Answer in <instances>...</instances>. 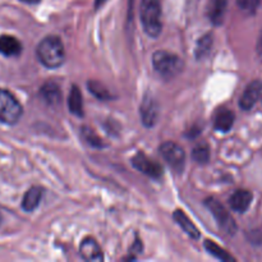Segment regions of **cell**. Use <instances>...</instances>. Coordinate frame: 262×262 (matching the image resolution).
<instances>
[{"label": "cell", "mask_w": 262, "mask_h": 262, "mask_svg": "<svg viewBox=\"0 0 262 262\" xmlns=\"http://www.w3.org/2000/svg\"><path fill=\"white\" fill-rule=\"evenodd\" d=\"M192 158L200 164H206L210 159V147L207 143H199L192 150Z\"/></svg>", "instance_id": "ffe728a7"}, {"label": "cell", "mask_w": 262, "mask_h": 262, "mask_svg": "<svg viewBox=\"0 0 262 262\" xmlns=\"http://www.w3.org/2000/svg\"><path fill=\"white\" fill-rule=\"evenodd\" d=\"M37 58L46 68L55 69L64 63L66 51L63 42L56 36H48L37 46Z\"/></svg>", "instance_id": "6da1fadb"}, {"label": "cell", "mask_w": 262, "mask_h": 262, "mask_svg": "<svg viewBox=\"0 0 262 262\" xmlns=\"http://www.w3.org/2000/svg\"><path fill=\"white\" fill-rule=\"evenodd\" d=\"M41 97L43 99V101L49 105H58L61 100V92L59 89L58 84L55 82H46L45 84H42L40 90Z\"/></svg>", "instance_id": "5bb4252c"}, {"label": "cell", "mask_w": 262, "mask_h": 262, "mask_svg": "<svg viewBox=\"0 0 262 262\" xmlns=\"http://www.w3.org/2000/svg\"><path fill=\"white\" fill-rule=\"evenodd\" d=\"M141 119H142V123L146 125V127H152L155 125V123L158 122L159 118V104L154 97L146 96L143 99L142 104H141Z\"/></svg>", "instance_id": "ba28073f"}, {"label": "cell", "mask_w": 262, "mask_h": 262, "mask_svg": "<svg viewBox=\"0 0 262 262\" xmlns=\"http://www.w3.org/2000/svg\"><path fill=\"white\" fill-rule=\"evenodd\" d=\"M130 251H132V252H130V255H133V253H141V252H142V245H141L140 241H136L135 246H133V248Z\"/></svg>", "instance_id": "d4e9b609"}, {"label": "cell", "mask_w": 262, "mask_h": 262, "mask_svg": "<svg viewBox=\"0 0 262 262\" xmlns=\"http://www.w3.org/2000/svg\"><path fill=\"white\" fill-rule=\"evenodd\" d=\"M233 124H234V114L230 112L229 109H222L217 110L214 115V128L219 132H228L232 129Z\"/></svg>", "instance_id": "4fadbf2b"}, {"label": "cell", "mask_w": 262, "mask_h": 262, "mask_svg": "<svg viewBox=\"0 0 262 262\" xmlns=\"http://www.w3.org/2000/svg\"><path fill=\"white\" fill-rule=\"evenodd\" d=\"M152 64L155 71L160 74L163 78L170 79L178 76L183 68L181 58L178 55L169 51H156L152 56Z\"/></svg>", "instance_id": "3957f363"}, {"label": "cell", "mask_w": 262, "mask_h": 262, "mask_svg": "<svg viewBox=\"0 0 262 262\" xmlns=\"http://www.w3.org/2000/svg\"><path fill=\"white\" fill-rule=\"evenodd\" d=\"M206 206L207 209L211 211L212 216L215 217V220L217 222L219 227L222 228L223 232L228 233V234H233V233H235L237 227H235L234 220L232 219L229 212L225 210V207L223 206L217 200L209 199L206 201Z\"/></svg>", "instance_id": "8992f818"}, {"label": "cell", "mask_w": 262, "mask_h": 262, "mask_svg": "<svg viewBox=\"0 0 262 262\" xmlns=\"http://www.w3.org/2000/svg\"><path fill=\"white\" fill-rule=\"evenodd\" d=\"M262 91V82L260 81H253L251 82L247 86V89L245 90V92L242 94L239 100V106L243 110H251L253 107V105L257 102V100L260 99V95Z\"/></svg>", "instance_id": "9c48e42d"}, {"label": "cell", "mask_w": 262, "mask_h": 262, "mask_svg": "<svg viewBox=\"0 0 262 262\" xmlns=\"http://www.w3.org/2000/svg\"><path fill=\"white\" fill-rule=\"evenodd\" d=\"M173 217L174 220L178 223L179 227L183 229V232H186L187 234H188L191 238H193V239H199L200 238L199 229H197L196 225L189 220V217L187 216L182 210H177V211L173 214Z\"/></svg>", "instance_id": "9a60e30c"}, {"label": "cell", "mask_w": 262, "mask_h": 262, "mask_svg": "<svg viewBox=\"0 0 262 262\" xmlns=\"http://www.w3.org/2000/svg\"><path fill=\"white\" fill-rule=\"evenodd\" d=\"M237 4L243 12L252 14L260 5V0H237Z\"/></svg>", "instance_id": "cb8c5ba5"}, {"label": "cell", "mask_w": 262, "mask_h": 262, "mask_svg": "<svg viewBox=\"0 0 262 262\" xmlns=\"http://www.w3.org/2000/svg\"><path fill=\"white\" fill-rule=\"evenodd\" d=\"M257 53H258V55H260V58L262 59V32H261V35H260V38H258Z\"/></svg>", "instance_id": "484cf974"}, {"label": "cell", "mask_w": 262, "mask_h": 262, "mask_svg": "<svg viewBox=\"0 0 262 262\" xmlns=\"http://www.w3.org/2000/svg\"><path fill=\"white\" fill-rule=\"evenodd\" d=\"M23 114L22 105L7 90L0 89V123L13 125Z\"/></svg>", "instance_id": "277c9868"}, {"label": "cell", "mask_w": 262, "mask_h": 262, "mask_svg": "<svg viewBox=\"0 0 262 262\" xmlns=\"http://www.w3.org/2000/svg\"><path fill=\"white\" fill-rule=\"evenodd\" d=\"M82 136H83V138L86 140V142L90 143L92 147H102V146H104L101 138L95 133V130L92 129V128H89V127L82 128Z\"/></svg>", "instance_id": "603a6c76"}, {"label": "cell", "mask_w": 262, "mask_h": 262, "mask_svg": "<svg viewBox=\"0 0 262 262\" xmlns=\"http://www.w3.org/2000/svg\"><path fill=\"white\" fill-rule=\"evenodd\" d=\"M160 154L174 171H183L186 165V154L181 146L174 142H165L160 146Z\"/></svg>", "instance_id": "5b68a950"}, {"label": "cell", "mask_w": 262, "mask_h": 262, "mask_svg": "<svg viewBox=\"0 0 262 262\" xmlns=\"http://www.w3.org/2000/svg\"><path fill=\"white\" fill-rule=\"evenodd\" d=\"M0 223H2V215H0Z\"/></svg>", "instance_id": "f1b7e54d"}, {"label": "cell", "mask_w": 262, "mask_h": 262, "mask_svg": "<svg viewBox=\"0 0 262 262\" xmlns=\"http://www.w3.org/2000/svg\"><path fill=\"white\" fill-rule=\"evenodd\" d=\"M105 2H106V0H95V5H96V8H100Z\"/></svg>", "instance_id": "83f0119b"}, {"label": "cell", "mask_w": 262, "mask_h": 262, "mask_svg": "<svg viewBox=\"0 0 262 262\" xmlns=\"http://www.w3.org/2000/svg\"><path fill=\"white\" fill-rule=\"evenodd\" d=\"M68 106L69 112L72 114L77 115V117H82L83 115V100H82V94L77 86H73L71 90L68 99Z\"/></svg>", "instance_id": "ac0fdd59"}, {"label": "cell", "mask_w": 262, "mask_h": 262, "mask_svg": "<svg viewBox=\"0 0 262 262\" xmlns=\"http://www.w3.org/2000/svg\"><path fill=\"white\" fill-rule=\"evenodd\" d=\"M87 86H89L90 92H91L94 96H96L99 100H109L110 96H112L110 92L106 90V87H105L104 84L100 83V82L91 81L87 83Z\"/></svg>", "instance_id": "44dd1931"}, {"label": "cell", "mask_w": 262, "mask_h": 262, "mask_svg": "<svg viewBox=\"0 0 262 262\" xmlns=\"http://www.w3.org/2000/svg\"><path fill=\"white\" fill-rule=\"evenodd\" d=\"M20 2L26 3V4H37L40 3V0H20Z\"/></svg>", "instance_id": "4316f807"}, {"label": "cell", "mask_w": 262, "mask_h": 262, "mask_svg": "<svg viewBox=\"0 0 262 262\" xmlns=\"http://www.w3.org/2000/svg\"><path fill=\"white\" fill-rule=\"evenodd\" d=\"M41 197H42V188H40V187L30 188L23 197L22 209L27 212L33 211L40 205Z\"/></svg>", "instance_id": "2e32d148"}, {"label": "cell", "mask_w": 262, "mask_h": 262, "mask_svg": "<svg viewBox=\"0 0 262 262\" xmlns=\"http://www.w3.org/2000/svg\"><path fill=\"white\" fill-rule=\"evenodd\" d=\"M79 252H81L83 260L86 261L101 262L104 260L101 248L99 247V245H97L94 238H86V239L82 241L81 246H79Z\"/></svg>", "instance_id": "30bf717a"}, {"label": "cell", "mask_w": 262, "mask_h": 262, "mask_svg": "<svg viewBox=\"0 0 262 262\" xmlns=\"http://www.w3.org/2000/svg\"><path fill=\"white\" fill-rule=\"evenodd\" d=\"M228 0H211L209 7V17L214 25H222L227 12Z\"/></svg>", "instance_id": "e0dca14e"}, {"label": "cell", "mask_w": 262, "mask_h": 262, "mask_svg": "<svg viewBox=\"0 0 262 262\" xmlns=\"http://www.w3.org/2000/svg\"><path fill=\"white\" fill-rule=\"evenodd\" d=\"M132 164L137 170H140L141 173L146 174V176L151 177V178L154 179H159L163 176V169H161L160 164L151 160L150 158H147V156L142 152L137 154V155L132 159Z\"/></svg>", "instance_id": "52a82bcc"}, {"label": "cell", "mask_w": 262, "mask_h": 262, "mask_svg": "<svg viewBox=\"0 0 262 262\" xmlns=\"http://www.w3.org/2000/svg\"><path fill=\"white\" fill-rule=\"evenodd\" d=\"M205 248H206L207 252L210 255H212L214 257H216L217 260H222V261H234V257L229 255L225 250H223L220 246H217L216 243H214L212 241H206L205 242Z\"/></svg>", "instance_id": "d6986e66"}, {"label": "cell", "mask_w": 262, "mask_h": 262, "mask_svg": "<svg viewBox=\"0 0 262 262\" xmlns=\"http://www.w3.org/2000/svg\"><path fill=\"white\" fill-rule=\"evenodd\" d=\"M141 22L146 33L158 37L161 33V5L160 0H142L141 2Z\"/></svg>", "instance_id": "7a4b0ae2"}, {"label": "cell", "mask_w": 262, "mask_h": 262, "mask_svg": "<svg viewBox=\"0 0 262 262\" xmlns=\"http://www.w3.org/2000/svg\"><path fill=\"white\" fill-rule=\"evenodd\" d=\"M252 199L253 196L250 191H247V189H239V191L234 192V193L230 196L229 205L230 207H232L233 211L243 214V212L247 211V209L250 207Z\"/></svg>", "instance_id": "8fae6325"}, {"label": "cell", "mask_w": 262, "mask_h": 262, "mask_svg": "<svg viewBox=\"0 0 262 262\" xmlns=\"http://www.w3.org/2000/svg\"><path fill=\"white\" fill-rule=\"evenodd\" d=\"M212 46V37L211 35H206L204 37H201V40L199 41L197 43V49H196V56L197 59H204L207 54L210 53Z\"/></svg>", "instance_id": "7402d4cb"}, {"label": "cell", "mask_w": 262, "mask_h": 262, "mask_svg": "<svg viewBox=\"0 0 262 262\" xmlns=\"http://www.w3.org/2000/svg\"><path fill=\"white\" fill-rule=\"evenodd\" d=\"M22 53V43L18 38L10 35L0 36V54L8 58L18 56Z\"/></svg>", "instance_id": "7c38bea8"}]
</instances>
